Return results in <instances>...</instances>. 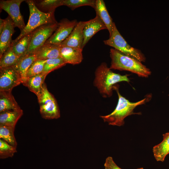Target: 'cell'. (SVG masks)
<instances>
[{
	"label": "cell",
	"mask_w": 169,
	"mask_h": 169,
	"mask_svg": "<svg viewBox=\"0 0 169 169\" xmlns=\"http://www.w3.org/2000/svg\"><path fill=\"white\" fill-rule=\"evenodd\" d=\"M114 90L116 91L118 97V102L115 108L110 114L100 116L104 122H107L110 125L122 126L125 123V119L127 116L134 114L140 115V112H134V109L137 106L149 101L152 98V95L149 94L141 100L132 102L120 95L117 85L115 86Z\"/></svg>",
	"instance_id": "6da1fadb"
},
{
	"label": "cell",
	"mask_w": 169,
	"mask_h": 169,
	"mask_svg": "<svg viewBox=\"0 0 169 169\" xmlns=\"http://www.w3.org/2000/svg\"><path fill=\"white\" fill-rule=\"evenodd\" d=\"M129 75H121L113 72L105 63H101L96 69L94 85L104 97H111L116 84L119 82H130Z\"/></svg>",
	"instance_id": "7a4b0ae2"
},
{
	"label": "cell",
	"mask_w": 169,
	"mask_h": 169,
	"mask_svg": "<svg viewBox=\"0 0 169 169\" xmlns=\"http://www.w3.org/2000/svg\"><path fill=\"white\" fill-rule=\"evenodd\" d=\"M110 69L125 70L135 74L140 77L147 78L151 74L150 69L141 62L125 55L114 49H111Z\"/></svg>",
	"instance_id": "3957f363"
},
{
	"label": "cell",
	"mask_w": 169,
	"mask_h": 169,
	"mask_svg": "<svg viewBox=\"0 0 169 169\" xmlns=\"http://www.w3.org/2000/svg\"><path fill=\"white\" fill-rule=\"evenodd\" d=\"M29 10L28 22L20 34L12 42L15 43L24 36L31 33L39 27L45 24L57 23L55 19L54 13H45L36 6L34 1L26 0Z\"/></svg>",
	"instance_id": "277c9868"
},
{
	"label": "cell",
	"mask_w": 169,
	"mask_h": 169,
	"mask_svg": "<svg viewBox=\"0 0 169 169\" xmlns=\"http://www.w3.org/2000/svg\"><path fill=\"white\" fill-rule=\"evenodd\" d=\"M104 44L113 47L114 49L127 56L135 59L141 62H145L146 58L139 49L129 45L120 34L115 23L113 30L109 39L104 41Z\"/></svg>",
	"instance_id": "5b68a950"
},
{
	"label": "cell",
	"mask_w": 169,
	"mask_h": 169,
	"mask_svg": "<svg viewBox=\"0 0 169 169\" xmlns=\"http://www.w3.org/2000/svg\"><path fill=\"white\" fill-rule=\"evenodd\" d=\"M37 98L40 112L43 118L50 120L60 117V110L57 102L48 90L44 83L43 84L41 93Z\"/></svg>",
	"instance_id": "8992f818"
},
{
	"label": "cell",
	"mask_w": 169,
	"mask_h": 169,
	"mask_svg": "<svg viewBox=\"0 0 169 169\" xmlns=\"http://www.w3.org/2000/svg\"><path fill=\"white\" fill-rule=\"evenodd\" d=\"M58 23L44 24L34 30L28 48L22 57L34 54L53 33L58 27Z\"/></svg>",
	"instance_id": "52a82bcc"
},
{
	"label": "cell",
	"mask_w": 169,
	"mask_h": 169,
	"mask_svg": "<svg viewBox=\"0 0 169 169\" xmlns=\"http://www.w3.org/2000/svg\"><path fill=\"white\" fill-rule=\"evenodd\" d=\"M24 0H1L0 9L6 11L12 19L15 27L18 28L21 32L25 27L23 16L20 11V6Z\"/></svg>",
	"instance_id": "ba28073f"
},
{
	"label": "cell",
	"mask_w": 169,
	"mask_h": 169,
	"mask_svg": "<svg viewBox=\"0 0 169 169\" xmlns=\"http://www.w3.org/2000/svg\"><path fill=\"white\" fill-rule=\"evenodd\" d=\"M76 20L63 19L58 23L57 28L45 43L60 45L70 34L78 23Z\"/></svg>",
	"instance_id": "9c48e42d"
},
{
	"label": "cell",
	"mask_w": 169,
	"mask_h": 169,
	"mask_svg": "<svg viewBox=\"0 0 169 169\" xmlns=\"http://www.w3.org/2000/svg\"><path fill=\"white\" fill-rule=\"evenodd\" d=\"M22 82L20 76L13 66L0 69V91H11Z\"/></svg>",
	"instance_id": "30bf717a"
},
{
	"label": "cell",
	"mask_w": 169,
	"mask_h": 169,
	"mask_svg": "<svg viewBox=\"0 0 169 169\" xmlns=\"http://www.w3.org/2000/svg\"><path fill=\"white\" fill-rule=\"evenodd\" d=\"M87 21L79 22L68 37L61 43L60 46L83 49V29Z\"/></svg>",
	"instance_id": "8fae6325"
},
{
	"label": "cell",
	"mask_w": 169,
	"mask_h": 169,
	"mask_svg": "<svg viewBox=\"0 0 169 169\" xmlns=\"http://www.w3.org/2000/svg\"><path fill=\"white\" fill-rule=\"evenodd\" d=\"M5 20L4 27L0 34V58L11 45L12 37L15 32V26L10 17L9 16Z\"/></svg>",
	"instance_id": "7c38bea8"
},
{
	"label": "cell",
	"mask_w": 169,
	"mask_h": 169,
	"mask_svg": "<svg viewBox=\"0 0 169 169\" xmlns=\"http://www.w3.org/2000/svg\"><path fill=\"white\" fill-rule=\"evenodd\" d=\"M104 29H107L106 26L97 15L93 19L87 21L83 29L84 40L82 49L96 33Z\"/></svg>",
	"instance_id": "4fadbf2b"
},
{
	"label": "cell",
	"mask_w": 169,
	"mask_h": 169,
	"mask_svg": "<svg viewBox=\"0 0 169 169\" xmlns=\"http://www.w3.org/2000/svg\"><path fill=\"white\" fill-rule=\"evenodd\" d=\"M82 51V49L60 46V57L66 64H78L83 59Z\"/></svg>",
	"instance_id": "5bb4252c"
},
{
	"label": "cell",
	"mask_w": 169,
	"mask_h": 169,
	"mask_svg": "<svg viewBox=\"0 0 169 169\" xmlns=\"http://www.w3.org/2000/svg\"><path fill=\"white\" fill-rule=\"evenodd\" d=\"M47 74L42 73L24 79L22 84L27 87L31 92L34 93L37 98L40 95L43 84Z\"/></svg>",
	"instance_id": "9a60e30c"
},
{
	"label": "cell",
	"mask_w": 169,
	"mask_h": 169,
	"mask_svg": "<svg viewBox=\"0 0 169 169\" xmlns=\"http://www.w3.org/2000/svg\"><path fill=\"white\" fill-rule=\"evenodd\" d=\"M60 47L59 45L45 43L35 53L37 59L46 60L60 57Z\"/></svg>",
	"instance_id": "2e32d148"
},
{
	"label": "cell",
	"mask_w": 169,
	"mask_h": 169,
	"mask_svg": "<svg viewBox=\"0 0 169 169\" xmlns=\"http://www.w3.org/2000/svg\"><path fill=\"white\" fill-rule=\"evenodd\" d=\"M95 9L97 15L105 24L110 37L112 33L114 22L110 15L103 0H96Z\"/></svg>",
	"instance_id": "e0dca14e"
},
{
	"label": "cell",
	"mask_w": 169,
	"mask_h": 169,
	"mask_svg": "<svg viewBox=\"0 0 169 169\" xmlns=\"http://www.w3.org/2000/svg\"><path fill=\"white\" fill-rule=\"evenodd\" d=\"M21 109L11 91H0V113Z\"/></svg>",
	"instance_id": "ac0fdd59"
},
{
	"label": "cell",
	"mask_w": 169,
	"mask_h": 169,
	"mask_svg": "<svg viewBox=\"0 0 169 169\" xmlns=\"http://www.w3.org/2000/svg\"><path fill=\"white\" fill-rule=\"evenodd\" d=\"M153 155L157 161L163 162L169 154V132L163 135V140L152 149Z\"/></svg>",
	"instance_id": "d6986e66"
},
{
	"label": "cell",
	"mask_w": 169,
	"mask_h": 169,
	"mask_svg": "<svg viewBox=\"0 0 169 169\" xmlns=\"http://www.w3.org/2000/svg\"><path fill=\"white\" fill-rule=\"evenodd\" d=\"M37 59V56L35 54L25 56L20 58L18 62L13 66L20 76L22 82L26 77L28 69Z\"/></svg>",
	"instance_id": "ffe728a7"
},
{
	"label": "cell",
	"mask_w": 169,
	"mask_h": 169,
	"mask_svg": "<svg viewBox=\"0 0 169 169\" xmlns=\"http://www.w3.org/2000/svg\"><path fill=\"white\" fill-rule=\"evenodd\" d=\"M23 114L22 109L0 113V125L15 128L18 121Z\"/></svg>",
	"instance_id": "44dd1931"
},
{
	"label": "cell",
	"mask_w": 169,
	"mask_h": 169,
	"mask_svg": "<svg viewBox=\"0 0 169 169\" xmlns=\"http://www.w3.org/2000/svg\"><path fill=\"white\" fill-rule=\"evenodd\" d=\"M33 34V31L24 36L17 42H12L13 50L19 58L22 57L27 50Z\"/></svg>",
	"instance_id": "7402d4cb"
},
{
	"label": "cell",
	"mask_w": 169,
	"mask_h": 169,
	"mask_svg": "<svg viewBox=\"0 0 169 169\" xmlns=\"http://www.w3.org/2000/svg\"><path fill=\"white\" fill-rule=\"evenodd\" d=\"M19 57L14 52L12 44L0 58V69L12 67L18 61Z\"/></svg>",
	"instance_id": "603a6c76"
},
{
	"label": "cell",
	"mask_w": 169,
	"mask_h": 169,
	"mask_svg": "<svg viewBox=\"0 0 169 169\" xmlns=\"http://www.w3.org/2000/svg\"><path fill=\"white\" fill-rule=\"evenodd\" d=\"M37 7L45 13H54L55 9L63 5V0L34 1Z\"/></svg>",
	"instance_id": "cb8c5ba5"
},
{
	"label": "cell",
	"mask_w": 169,
	"mask_h": 169,
	"mask_svg": "<svg viewBox=\"0 0 169 169\" xmlns=\"http://www.w3.org/2000/svg\"><path fill=\"white\" fill-rule=\"evenodd\" d=\"M14 127L0 125V138L17 147V142L14 135Z\"/></svg>",
	"instance_id": "d4e9b609"
},
{
	"label": "cell",
	"mask_w": 169,
	"mask_h": 169,
	"mask_svg": "<svg viewBox=\"0 0 169 169\" xmlns=\"http://www.w3.org/2000/svg\"><path fill=\"white\" fill-rule=\"evenodd\" d=\"M61 58L50 59L46 60L43 73L48 74L53 71L66 65Z\"/></svg>",
	"instance_id": "484cf974"
},
{
	"label": "cell",
	"mask_w": 169,
	"mask_h": 169,
	"mask_svg": "<svg viewBox=\"0 0 169 169\" xmlns=\"http://www.w3.org/2000/svg\"><path fill=\"white\" fill-rule=\"evenodd\" d=\"M95 0H63V5L66 6L72 10L84 6H90L95 9Z\"/></svg>",
	"instance_id": "4316f807"
},
{
	"label": "cell",
	"mask_w": 169,
	"mask_h": 169,
	"mask_svg": "<svg viewBox=\"0 0 169 169\" xmlns=\"http://www.w3.org/2000/svg\"><path fill=\"white\" fill-rule=\"evenodd\" d=\"M16 147L8 143L2 139H0V158L5 159L13 156L17 152Z\"/></svg>",
	"instance_id": "83f0119b"
},
{
	"label": "cell",
	"mask_w": 169,
	"mask_h": 169,
	"mask_svg": "<svg viewBox=\"0 0 169 169\" xmlns=\"http://www.w3.org/2000/svg\"><path fill=\"white\" fill-rule=\"evenodd\" d=\"M46 61V60L37 59L34 61L27 70L25 78L42 73Z\"/></svg>",
	"instance_id": "f1b7e54d"
},
{
	"label": "cell",
	"mask_w": 169,
	"mask_h": 169,
	"mask_svg": "<svg viewBox=\"0 0 169 169\" xmlns=\"http://www.w3.org/2000/svg\"><path fill=\"white\" fill-rule=\"evenodd\" d=\"M104 166L105 169H122L116 164L112 157L110 156L106 158Z\"/></svg>",
	"instance_id": "f546056e"
},
{
	"label": "cell",
	"mask_w": 169,
	"mask_h": 169,
	"mask_svg": "<svg viewBox=\"0 0 169 169\" xmlns=\"http://www.w3.org/2000/svg\"><path fill=\"white\" fill-rule=\"evenodd\" d=\"M5 20L0 18V34L2 32L4 27Z\"/></svg>",
	"instance_id": "4dcf8cb0"
},
{
	"label": "cell",
	"mask_w": 169,
	"mask_h": 169,
	"mask_svg": "<svg viewBox=\"0 0 169 169\" xmlns=\"http://www.w3.org/2000/svg\"><path fill=\"white\" fill-rule=\"evenodd\" d=\"M137 169H143V168L141 167V168H137Z\"/></svg>",
	"instance_id": "1f68e13d"
}]
</instances>
